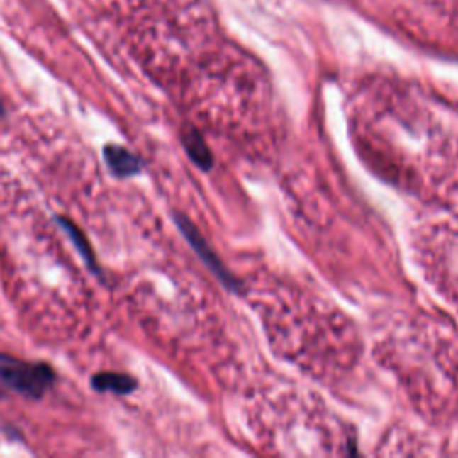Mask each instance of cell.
I'll return each mask as SVG.
<instances>
[{
  "instance_id": "obj_1",
  "label": "cell",
  "mask_w": 458,
  "mask_h": 458,
  "mask_svg": "<svg viewBox=\"0 0 458 458\" xmlns=\"http://www.w3.org/2000/svg\"><path fill=\"white\" fill-rule=\"evenodd\" d=\"M56 384V371L43 362H23L0 353V387L29 399H42Z\"/></svg>"
},
{
  "instance_id": "obj_2",
  "label": "cell",
  "mask_w": 458,
  "mask_h": 458,
  "mask_svg": "<svg viewBox=\"0 0 458 458\" xmlns=\"http://www.w3.org/2000/svg\"><path fill=\"white\" fill-rule=\"evenodd\" d=\"M102 156H104L109 172L117 179H128V177L138 176L143 169L142 158L129 149H125V147L118 145V143H108V145L102 147Z\"/></svg>"
},
{
  "instance_id": "obj_3",
  "label": "cell",
  "mask_w": 458,
  "mask_h": 458,
  "mask_svg": "<svg viewBox=\"0 0 458 458\" xmlns=\"http://www.w3.org/2000/svg\"><path fill=\"white\" fill-rule=\"evenodd\" d=\"M174 218H176V224H177V228L181 229V233H183L184 238H186V240L190 242V245H192L194 251H196L197 255H199V258L203 259V262L206 263L208 267H210L211 271H213V274H217L218 278L224 279V281L228 283L229 276L225 274L224 267H222L220 263H218L217 256H215L213 252H211V249L208 247V244L204 242V238L201 237V233L197 231L196 225H194L192 222L188 220L186 217H183V215H176Z\"/></svg>"
},
{
  "instance_id": "obj_4",
  "label": "cell",
  "mask_w": 458,
  "mask_h": 458,
  "mask_svg": "<svg viewBox=\"0 0 458 458\" xmlns=\"http://www.w3.org/2000/svg\"><path fill=\"white\" fill-rule=\"evenodd\" d=\"M54 220L57 222V224L61 225V229H63L65 233L68 235V238L72 240V244H74L75 251L79 252L81 258H83V262L86 263V267L90 269L91 272H94L95 276H99L101 278L102 276V271L101 267H99L97 263V258H95V252L94 249H91L90 242H88L86 235L81 231V228L77 224H75L74 220H70V218L63 217V215H56V218Z\"/></svg>"
},
{
  "instance_id": "obj_5",
  "label": "cell",
  "mask_w": 458,
  "mask_h": 458,
  "mask_svg": "<svg viewBox=\"0 0 458 458\" xmlns=\"http://www.w3.org/2000/svg\"><path fill=\"white\" fill-rule=\"evenodd\" d=\"M90 384L95 392H111V394L117 396L133 394L138 387V381L133 376L111 371L97 372V374L91 376Z\"/></svg>"
},
{
  "instance_id": "obj_6",
  "label": "cell",
  "mask_w": 458,
  "mask_h": 458,
  "mask_svg": "<svg viewBox=\"0 0 458 458\" xmlns=\"http://www.w3.org/2000/svg\"><path fill=\"white\" fill-rule=\"evenodd\" d=\"M183 145L186 149L188 156L192 158V162L196 163L201 169L208 170L211 167V152L204 143L203 136L196 131L194 128H188L183 131Z\"/></svg>"
},
{
  "instance_id": "obj_7",
  "label": "cell",
  "mask_w": 458,
  "mask_h": 458,
  "mask_svg": "<svg viewBox=\"0 0 458 458\" xmlns=\"http://www.w3.org/2000/svg\"><path fill=\"white\" fill-rule=\"evenodd\" d=\"M4 106H2V102H0V118H2V117H4Z\"/></svg>"
},
{
  "instance_id": "obj_8",
  "label": "cell",
  "mask_w": 458,
  "mask_h": 458,
  "mask_svg": "<svg viewBox=\"0 0 458 458\" xmlns=\"http://www.w3.org/2000/svg\"><path fill=\"white\" fill-rule=\"evenodd\" d=\"M4 394H6V391L2 387H0V398H2V396H4Z\"/></svg>"
}]
</instances>
